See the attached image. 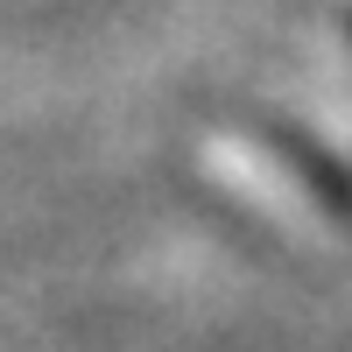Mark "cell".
I'll return each instance as SVG.
<instances>
[{
  "mask_svg": "<svg viewBox=\"0 0 352 352\" xmlns=\"http://www.w3.org/2000/svg\"><path fill=\"white\" fill-rule=\"evenodd\" d=\"M345 71H352V14H345Z\"/></svg>",
  "mask_w": 352,
  "mask_h": 352,
  "instance_id": "obj_2",
  "label": "cell"
},
{
  "mask_svg": "<svg viewBox=\"0 0 352 352\" xmlns=\"http://www.w3.org/2000/svg\"><path fill=\"white\" fill-rule=\"evenodd\" d=\"M204 169L219 190H232L247 212L275 226H296V232L352 226V176L282 127H219L204 141Z\"/></svg>",
  "mask_w": 352,
  "mask_h": 352,
  "instance_id": "obj_1",
  "label": "cell"
}]
</instances>
